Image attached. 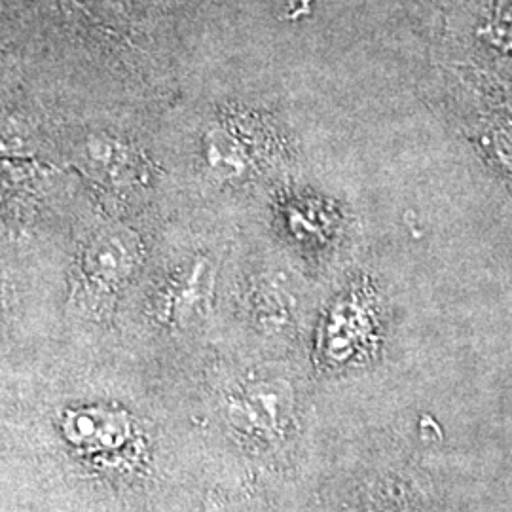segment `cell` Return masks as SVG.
Here are the masks:
<instances>
[{"label":"cell","instance_id":"obj_1","mask_svg":"<svg viewBox=\"0 0 512 512\" xmlns=\"http://www.w3.org/2000/svg\"><path fill=\"white\" fill-rule=\"evenodd\" d=\"M226 416L232 427L251 442L272 446L291 427V393L277 380L239 385L228 397Z\"/></svg>","mask_w":512,"mask_h":512},{"label":"cell","instance_id":"obj_2","mask_svg":"<svg viewBox=\"0 0 512 512\" xmlns=\"http://www.w3.org/2000/svg\"><path fill=\"white\" fill-rule=\"evenodd\" d=\"M141 247L133 232L107 224L93 230L80 255V272L93 293L107 296L118 291L135 272Z\"/></svg>","mask_w":512,"mask_h":512},{"label":"cell","instance_id":"obj_3","mask_svg":"<svg viewBox=\"0 0 512 512\" xmlns=\"http://www.w3.org/2000/svg\"><path fill=\"white\" fill-rule=\"evenodd\" d=\"M61 433L78 452L110 456L128 448L135 437V425L120 408L80 406L65 412Z\"/></svg>","mask_w":512,"mask_h":512},{"label":"cell","instance_id":"obj_4","mask_svg":"<svg viewBox=\"0 0 512 512\" xmlns=\"http://www.w3.org/2000/svg\"><path fill=\"white\" fill-rule=\"evenodd\" d=\"M370 319L365 317L361 304L346 298L338 308L330 311L323 336V359L329 365H348L365 348L370 334Z\"/></svg>","mask_w":512,"mask_h":512},{"label":"cell","instance_id":"obj_5","mask_svg":"<svg viewBox=\"0 0 512 512\" xmlns=\"http://www.w3.org/2000/svg\"><path fill=\"white\" fill-rule=\"evenodd\" d=\"M82 158L90 175L103 184H126L133 179L135 164L128 150L118 141L105 137H92L86 141Z\"/></svg>","mask_w":512,"mask_h":512},{"label":"cell","instance_id":"obj_6","mask_svg":"<svg viewBox=\"0 0 512 512\" xmlns=\"http://www.w3.org/2000/svg\"><path fill=\"white\" fill-rule=\"evenodd\" d=\"M207 283H209L207 266L196 264L173 285V289L165 296V317L179 325H184L194 317H198L209 293Z\"/></svg>","mask_w":512,"mask_h":512},{"label":"cell","instance_id":"obj_7","mask_svg":"<svg viewBox=\"0 0 512 512\" xmlns=\"http://www.w3.org/2000/svg\"><path fill=\"white\" fill-rule=\"evenodd\" d=\"M207 158H209L211 167L224 177L241 175L247 165V156L241 148V143L232 133L222 131V129L209 133Z\"/></svg>","mask_w":512,"mask_h":512},{"label":"cell","instance_id":"obj_8","mask_svg":"<svg viewBox=\"0 0 512 512\" xmlns=\"http://www.w3.org/2000/svg\"><path fill=\"white\" fill-rule=\"evenodd\" d=\"M495 33L501 42L512 46V0H501L494 21Z\"/></svg>","mask_w":512,"mask_h":512}]
</instances>
